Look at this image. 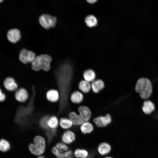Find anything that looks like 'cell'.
<instances>
[{
  "label": "cell",
  "mask_w": 158,
  "mask_h": 158,
  "mask_svg": "<svg viewBox=\"0 0 158 158\" xmlns=\"http://www.w3.org/2000/svg\"><path fill=\"white\" fill-rule=\"evenodd\" d=\"M3 85L6 90L11 92H15L18 87V84L15 79L11 76L7 77L4 79Z\"/></svg>",
  "instance_id": "cell-5"
},
{
  "label": "cell",
  "mask_w": 158,
  "mask_h": 158,
  "mask_svg": "<svg viewBox=\"0 0 158 158\" xmlns=\"http://www.w3.org/2000/svg\"><path fill=\"white\" fill-rule=\"evenodd\" d=\"M86 25L90 28L96 27L98 24V20L96 17L92 15L87 16L85 18Z\"/></svg>",
  "instance_id": "cell-17"
},
{
  "label": "cell",
  "mask_w": 158,
  "mask_h": 158,
  "mask_svg": "<svg viewBox=\"0 0 158 158\" xmlns=\"http://www.w3.org/2000/svg\"><path fill=\"white\" fill-rule=\"evenodd\" d=\"M78 88L83 92L87 93L90 91L91 88V86L89 82L85 80H82L79 83Z\"/></svg>",
  "instance_id": "cell-22"
},
{
  "label": "cell",
  "mask_w": 158,
  "mask_h": 158,
  "mask_svg": "<svg viewBox=\"0 0 158 158\" xmlns=\"http://www.w3.org/2000/svg\"><path fill=\"white\" fill-rule=\"evenodd\" d=\"M79 115L84 122L88 121L91 116V112L90 109L85 106H80L78 109Z\"/></svg>",
  "instance_id": "cell-9"
},
{
  "label": "cell",
  "mask_w": 158,
  "mask_h": 158,
  "mask_svg": "<svg viewBox=\"0 0 158 158\" xmlns=\"http://www.w3.org/2000/svg\"><path fill=\"white\" fill-rule=\"evenodd\" d=\"M11 145L9 142L4 138L0 139V151L6 152L10 149Z\"/></svg>",
  "instance_id": "cell-25"
},
{
  "label": "cell",
  "mask_w": 158,
  "mask_h": 158,
  "mask_svg": "<svg viewBox=\"0 0 158 158\" xmlns=\"http://www.w3.org/2000/svg\"><path fill=\"white\" fill-rule=\"evenodd\" d=\"M93 126L92 124L88 121L85 122L81 125L80 129L83 134L90 133L93 130Z\"/></svg>",
  "instance_id": "cell-21"
},
{
  "label": "cell",
  "mask_w": 158,
  "mask_h": 158,
  "mask_svg": "<svg viewBox=\"0 0 158 158\" xmlns=\"http://www.w3.org/2000/svg\"><path fill=\"white\" fill-rule=\"evenodd\" d=\"M69 117L73 124L74 125H81L84 123L79 114L75 112L72 111L70 112L69 114Z\"/></svg>",
  "instance_id": "cell-19"
},
{
  "label": "cell",
  "mask_w": 158,
  "mask_h": 158,
  "mask_svg": "<svg viewBox=\"0 0 158 158\" xmlns=\"http://www.w3.org/2000/svg\"><path fill=\"white\" fill-rule=\"evenodd\" d=\"M4 0H0V3L2 2Z\"/></svg>",
  "instance_id": "cell-34"
},
{
  "label": "cell",
  "mask_w": 158,
  "mask_h": 158,
  "mask_svg": "<svg viewBox=\"0 0 158 158\" xmlns=\"http://www.w3.org/2000/svg\"><path fill=\"white\" fill-rule=\"evenodd\" d=\"M55 147L57 148L63 150L65 151H67L68 150V147L66 145L61 143L57 144Z\"/></svg>",
  "instance_id": "cell-29"
},
{
  "label": "cell",
  "mask_w": 158,
  "mask_h": 158,
  "mask_svg": "<svg viewBox=\"0 0 158 158\" xmlns=\"http://www.w3.org/2000/svg\"><path fill=\"white\" fill-rule=\"evenodd\" d=\"M86 1L90 4H93L96 2L97 0H86Z\"/></svg>",
  "instance_id": "cell-30"
},
{
  "label": "cell",
  "mask_w": 158,
  "mask_h": 158,
  "mask_svg": "<svg viewBox=\"0 0 158 158\" xmlns=\"http://www.w3.org/2000/svg\"><path fill=\"white\" fill-rule=\"evenodd\" d=\"M14 96L17 102L22 103L27 100L28 97V94L25 89L20 87L18 88L15 92Z\"/></svg>",
  "instance_id": "cell-8"
},
{
  "label": "cell",
  "mask_w": 158,
  "mask_h": 158,
  "mask_svg": "<svg viewBox=\"0 0 158 158\" xmlns=\"http://www.w3.org/2000/svg\"><path fill=\"white\" fill-rule=\"evenodd\" d=\"M93 121L97 126L102 128L106 126L111 121V117L109 114L104 116H99L93 119Z\"/></svg>",
  "instance_id": "cell-6"
},
{
  "label": "cell",
  "mask_w": 158,
  "mask_h": 158,
  "mask_svg": "<svg viewBox=\"0 0 158 158\" xmlns=\"http://www.w3.org/2000/svg\"><path fill=\"white\" fill-rule=\"evenodd\" d=\"M33 142L34 147L39 155L43 153L45 148V142L44 138L37 136L34 138Z\"/></svg>",
  "instance_id": "cell-7"
},
{
  "label": "cell",
  "mask_w": 158,
  "mask_h": 158,
  "mask_svg": "<svg viewBox=\"0 0 158 158\" xmlns=\"http://www.w3.org/2000/svg\"><path fill=\"white\" fill-rule=\"evenodd\" d=\"M59 124L57 118L55 116H52L49 117L47 121V125L48 127L52 129L56 128Z\"/></svg>",
  "instance_id": "cell-24"
},
{
  "label": "cell",
  "mask_w": 158,
  "mask_h": 158,
  "mask_svg": "<svg viewBox=\"0 0 158 158\" xmlns=\"http://www.w3.org/2000/svg\"><path fill=\"white\" fill-rule=\"evenodd\" d=\"M111 149L110 145L106 142L100 143L97 148L98 152L101 155H105L108 154L111 151Z\"/></svg>",
  "instance_id": "cell-12"
},
{
  "label": "cell",
  "mask_w": 158,
  "mask_h": 158,
  "mask_svg": "<svg viewBox=\"0 0 158 158\" xmlns=\"http://www.w3.org/2000/svg\"><path fill=\"white\" fill-rule=\"evenodd\" d=\"M142 108L144 113L147 114H150L155 109L154 104L152 102L149 100L144 102Z\"/></svg>",
  "instance_id": "cell-20"
},
{
  "label": "cell",
  "mask_w": 158,
  "mask_h": 158,
  "mask_svg": "<svg viewBox=\"0 0 158 158\" xmlns=\"http://www.w3.org/2000/svg\"><path fill=\"white\" fill-rule=\"evenodd\" d=\"M6 98V93L3 91L2 89L0 87V102H4Z\"/></svg>",
  "instance_id": "cell-28"
},
{
  "label": "cell",
  "mask_w": 158,
  "mask_h": 158,
  "mask_svg": "<svg viewBox=\"0 0 158 158\" xmlns=\"http://www.w3.org/2000/svg\"><path fill=\"white\" fill-rule=\"evenodd\" d=\"M52 152L58 158L68 157L72 154V152L71 150L65 151L63 150L57 148L55 146L53 147Z\"/></svg>",
  "instance_id": "cell-11"
},
{
  "label": "cell",
  "mask_w": 158,
  "mask_h": 158,
  "mask_svg": "<svg viewBox=\"0 0 158 158\" xmlns=\"http://www.w3.org/2000/svg\"><path fill=\"white\" fill-rule=\"evenodd\" d=\"M91 86L93 91L95 93H98L104 88V84L102 80L98 79L92 82Z\"/></svg>",
  "instance_id": "cell-13"
},
{
  "label": "cell",
  "mask_w": 158,
  "mask_h": 158,
  "mask_svg": "<svg viewBox=\"0 0 158 158\" xmlns=\"http://www.w3.org/2000/svg\"><path fill=\"white\" fill-rule=\"evenodd\" d=\"M35 57V54L34 52L25 49H23L20 51L19 58L21 62L26 64L29 63H32Z\"/></svg>",
  "instance_id": "cell-4"
},
{
  "label": "cell",
  "mask_w": 158,
  "mask_h": 158,
  "mask_svg": "<svg viewBox=\"0 0 158 158\" xmlns=\"http://www.w3.org/2000/svg\"><path fill=\"white\" fill-rule=\"evenodd\" d=\"M38 158H45L44 157L42 156H40Z\"/></svg>",
  "instance_id": "cell-32"
},
{
  "label": "cell",
  "mask_w": 158,
  "mask_h": 158,
  "mask_svg": "<svg viewBox=\"0 0 158 158\" xmlns=\"http://www.w3.org/2000/svg\"><path fill=\"white\" fill-rule=\"evenodd\" d=\"M71 158V157H65V158Z\"/></svg>",
  "instance_id": "cell-33"
},
{
  "label": "cell",
  "mask_w": 158,
  "mask_h": 158,
  "mask_svg": "<svg viewBox=\"0 0 158 158\" xmlns=\"http://www.w3.org/2000/svg\"><path fill=\"white\" fill-rule=\"evenodd\" d=\"M135 90L139 93L140 96L143 99H147L151 96L152 92L151 83L148 79L142 78L138 80Z\"/></svg>",
  "instance_id": "cell-2"
},
{
  "label": "cell",
  "mask_w": 158,
  "mask_h": 158,
  "mask_svg": "<svg viewBox=\"0 0 158 158\" xmlns=\"http://www.w3.org/2000/svg\"><path fill=\"white\" fill-rule=\"evenodd\" d=\"M39 22L44 28L49 29L55 27L56 22V17L47 14L41 15L39 18Z\"/></svg>",
  "instance_id": "cell-3"
},
{
  "label": "cell",
  "mask_w": 158,
  "mask_h": 158,
  "mask_svg": "<svg viewBox=\"0 0 158 158\" xmlns=\"http://www.w3.org/2000/svg\"><path fill=\"white\" fill-rule=\"evenodd\" d=\"M49 118L48 116H45L41 118L39 123L41 128L44 129H46L48 128L47 125V121Z\"/></svg>",
  "instance_id": "cell-27"
},
{
  "label": "cell",
  "mask_w": 158,
  "mask_h": 158,
  "mask_svg": "<svg viewBox=\"0 0 158 158\" xmlns=\"http://www.w3.org/2000/svg\"><path fill=\"white\" fill-rule=\"evenodd\" d=\"M46 96L48 101L52 102H55L59 99V94L56 90L51 89L47 92Z\"/></svg>",
  "instance_id": "cell-14"
},
{
  "label": "cell",
  "mask_w": 158,
  "mask_h": 158,
  "mask_svg": "<svg viewBox=\"0 0 158 158\" xmlns=\"http://www.w3.org/2000/svg\"><path fill=\"white\" fill-rule=\"evenodd\" d=\"M75 139L74 133L71 130H67L65 132L62 136L63 141L67 144H70L73 142Z\"/></svg>",
  "instance_id": "cell-15"
},
{
  "label": "cell",
  "mask_w": 158,
  "mask_h": 158,
  "mask_svg": "<svg viewBox=\"0 0 158 158\" xmlns=\"http://www.w3.org/2000/svg\"><path fill=\"white\" fill-rule=\"evenodd\" d=\"M83 77L85 80L89 82H92L96 78V75L95 71L91 69L85 70L83 73Z\"/></svg>",
  "instance_id": "cell-16"
},
{
  "label": "cell",
  "mask_w": 158,
  "mask_h": 158,
  "mask_svg": "<svg viewBox=\"0 0 158 158\" xmlns=\"http://www.w3.org/2000/svg\"><path fill=\"white\" fill-rule=\"evenodd\" d=\"M20 31L17 29L14 28L9 30L7 33V38L9 41L15 43L20 39Z\"/></svg>",
  "instance_id": "cell-10"
},
{
  "label": "cell",
  "mask_w": 158,
  "mask_h": 158,
  "mask_svg": "<svg viewBox=\"0 0 158 158\" xmlns=\"http://www.w3.org/2000/svg\"><path fill=\"white\" fill-rule=\"evenodd\" d=\"M52 61L51 56L46 54H41L36 56L31 63L32 69L35 71L42 70L48 71L51 68L50 63Z\"/></svg>",
  "instance_id": "cell-1"
},
{
  "label": "cell",
  "mask_w": 158,
  "mask_h": 158,
  "mask_svg": "<svg viewBox=\"0 0 158 158\" xmlns=\"http://www.w3.org/2000/svg\"><path fill=\"white\" fill-rule=\"evenodd\" d=\"M74 154L77 158H86L88 155V153L85 149H78L75 150Z\"/></svg>",
  "instance_id": "cell-26"
},
{
  "label": "cell",
  "mask_w": 158,
  "mask_h": 158,
  "mask_svg": "<svg viewBox=\"0 0 158 158\" xmlns=\"http://www.w3.org/2000/svg\"><path fill=\"white\" fill-rule=\"evenodd\" d=\"M70 99L71 101L75 104H79L81 102L83 99V94L80 91H75L71 94Z\"/></svg>",
  "instance_id": "cell-18"
},
{
  "label": "cell",
  "mask_w": 158,
  "mask_h": 158,
  "mask_svg": "<svg viewBox=\"0 0 158 158\" xmlns=\"http://www.w3.org/2000/svg\"><path fill=\"white\" fill-rule=\"evenodd\" d=\"M59 123L61 127L64 129H67L71 128L73 123L69 118H61L60 120Z\"/></svg>",
  "instance_id": "cell-23"
},
{
  "label": "cell",
  "mask_w": 158,
  "mask_h": 158,
  "mask_svg": "<svg viewBox=\"0 0 158 158\" xmlns=\"http://www.w3.org/2000/svg\"><path fill=\"white\" fill-rule=\"evenodd\" d=\"M104 158H113L111 157L107 156V157H104Z\"/></svg>",
  "instance_id": "cell-31"
}]
</instances>
